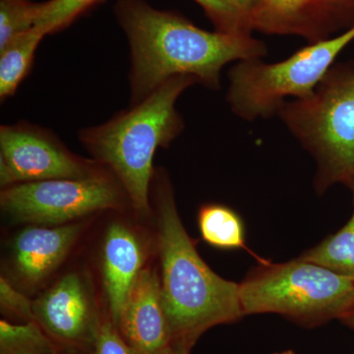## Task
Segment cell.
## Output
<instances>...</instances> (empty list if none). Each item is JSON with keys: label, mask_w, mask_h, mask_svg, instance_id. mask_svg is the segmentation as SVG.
Instances as JSON below:
<instances>
[{"label": "cell", "mask_w": 354, "mask_h": 354, "mask_svg": "<svg viewBox=\"0 0 354 354\" xmlns=\"http://www.w3.org/2000/svg\"><path fill=\"white\" fill-rule=\"evenodd\" d=\"M113 11L129 44L130 106L176 76L218 90L225 65L268 53L266 44L248 34L206 31L145 0H118Z\"/></svg>", "instance_id": "1"}, {"label": "cell", "mask_w": 354, "mask_h": 354, "mask_svg": "<svg viewBox=\"0 0 354 354\" xmlns=\"http://www.w3.org/2000/svg\"><path fill=\"white\" fill-rule=\"evenodd\" d=\"M157 198L162 305L172 346L190 351L207 330L244 316L241 286L221 278L200 257L164 177L158 178Z\"/></svg>", "instance_id": "2"}, {"label": "cell", "mask_w": 354, "mask_h": 354, "mask_svg": "<svg viewBox=\"0 0 354 354\" xmlns=\"http://www.w3.org/2000/svg\"><path fill=\"white\" fill-rule=\"evenodd\" d=\"M196 84L191 76L172 77L144 101L78 133L81 144L108 167L138 211L149 209L153 156L158 148H169L185 128L177 100Z\"/></svg>", "instance_id": "3"}, {"label": "cell", "mask_w": 354, "mask_h": 354, "mask_svg": "<svg viewBox=\"0 0 354 354\" xmlns=\"http://www.w3.org/2000/svg\"><path fill=\"white\" fill-rule=\"evenodd\" d=\"M278 116L315 158L319 193L354 180V62L333 65L311 97L286 102Z\"/></svg>", "instance_id": "4"}, {"label": "cell", "mask_w": 354, "mask_h": 354, "mask_svg": "<svg viewBox=\"0 0 354 354\" xmlns=\"http://www.w3.org/2000/svg\"><path fill=\"white\" fill-rule=\"evenodd\" d=\"M239 286L244 316L277 313L314 325L342 320L354 309L353 279L301 258L265 261Z\"/></svg>", "instance_id": "5"}, {"label": "cell", "mask_w": 354, "mask_h": 354, "mask_svg": "<svg viewBox=\"0 0 354 354\" xmlns=\"http://www.w3.org/2000/svg\"><path fill=\"white\" fill-rule=\"evenodd\" d=\"M354 41V26L335 38L310 44L274 64L262 58L235 62L228 71L227 102L241 120L278 115L288 97L308 99L335 59Z\"/></svg>", "instance_id": "6"}, {"label": "cell", "mask_w": 354, "mask_h": 354, "mask_svg": "<svg viewBox=\"0 0 354 354\" xmlns=\"http://www.w3.org/2000/svg\"><path fill=\"white\" fill-rule=\"evenodd\" d=\"M127 194L106 172L84 178H57L4 187L0 205L14 220L57 225L120 207Z\"/></svg>", "instance_id": "7"}, {"label": "cell", "mask_w": 354, "mask_h": 354, "mask_svg": "<svg viewBox=\"0 0 354 354\" xmlns=\"http://www.w3.org/2000/svg\"><path fill=\"white\" fill-rule=\"evenodd\" d=\"M97 162L70 152L50 129L19 121L0 127V184L84 178L102 172Z\"/></svg>", "instance_id": "8"}, {"label": "cell", "mask_w": 354, "mask_h": 354, "mask_svg": "<svg viewBox=\"0 0 354 354\" xmlns=\"http://www.w3.org/2000/svg\"><path fill=\"white\" fill-rule=\"evenodd\" d=\"M35 320L58 341L95 346L101 324L82 279L70 274L34 302Z\"/></svg>", "instance_id": "9"}, {"label": "cell", "mask_w": 354, "mask_h": 354, "mask_svg": "<svg viewBox=\"0 0 354 354\" xmlns=\"http://www.w3.org/2000/svg\"><path fill=\"white\" fill-rule=\"evenodd\" d=\"M116 328L141 354L169 353L172 337L157 272L146 269L140 272Z\"/></svg>", "instance_id": "10"}, {"label": "cell", "mask_w": 354, "mask_h": 354, "mask_svg": "<svg viewBox=\"0 0 354 354\" xmlns=\"http://www.w3.org/2000/svg\"><path fill=\"white\" fill-rule=\"evenodd\" d=\"M353 0H258L251 27L267 34L298 35L309 44L329 38L335 17Z\"/></svg>", "instance_id": "11"}, {"label": "cell", "mask_w": 354, "mask_h": 354, "mask_svg": "<svg viewBox=\"0 0 354 354\" xmlns=\"http://www.w3.org/2000/svg\"><path fill=\"white\" fill-rule=\"evenodd\" d=\"M143 261V251L136 235L124 225L113 223L104 237L102 277L111 320L115 327L142 271Z\"/></svg>", "instance_id": "12"}, {"label": "cell", "mask_w": 354, "mask_h": 354, "mask_svg": "<svg viewBox=\"0 0 354 354\" xmlns=\"http://www.w3.org/2000/svg\"><path fill=\"white\" fill-rule=\"evenodd\" d=\"M80 230V225L23 230L13 246L14 261L21 276L31 283L46 278L64 260Z\"/></svg>", "instance_id": "13"}, {"label": "cell", "mask_w": 354, "mask_h": 354, "mask_svg": "<svg viewBox=\"0 0 354 354\" xmlns=\"http://www.w3.org/2000/svg\"><path fill=\"white\" fill-rule=\"evenodd\" d=\"M46 32L34 27L17 35L0 48V101L12 97L31 71L39 44Z\"/></svg>", "instance_id": "14"}, {"label": "cell", "mask_w": 354, "mask_h": 354, "mask_svg": "<svg viewBox=\"0 0 354 354\" xmlns=\"http://www.w3.org/2000/svg\"><path fill=\"white\" fill-rule=\"evenodd\" d=\"M346 186L353 193L354 207V180ZM299 258L324 266L354 281V209L351 220L339 232Z\"/></svg>", "instance_id": "15"}, {"label": "cell", "mask_w": 354, "mask_h": 354, "mask_svg": "<svg viewBox=\"0 0 354 354\" xmlns=\"http://www.w3.org/2000/svg\"><path fill=\"white\" fill-rule=\"evenodd\" d=\"M199 227L204 241L218 248H245L244 227L239 216L223 205L203 206Z\"/></svg>", "instance_id": "16"}, {"label": "cell", "mask_w": 354, "mask_h": 354, "mask_svg": "<svg viewBox=\"0 0 354 354\" xmlns=\"http://www.w3.org/2000/svg\"><path fill=\"white\" fill-rule=\"evenodd\" d=\"M36 320L25 325L0 321L1 354H55L53 342Z\"/></svg>", "instance_id": "17"}, {"label": "cell", "mask_w": 354, "mask_h": 354, "mask_svg": "<svg viewBox=\"0 0 354 354\" xmlns=\"http://www.w3.org/2000/svg\"><path fill=\"white\" fill-rule=\"evenodd\" d=\"M101 0H48L35 3L34 26L46 35L62 31Z\"/></svg>", "instance_id": "18"}, {"label": "cell", "mask_w": 354, "mask_h": 354, "mask_svg": "<svg viewBox=\"0 0 354 354\" xmlns=\"http://www.w3.org/2000/svg\"><path fill=\"white\" fill-rule=\"evenodd\" d=\"M34 6L31 0H0V48L35 27Z\"/></svg>", "instance_id": "19"}, {"label": "cell", "mask_w": 354, "mask_h": 354, "mask_svg": "<svg viewBox=\"0 0 354 354\" xmlns=\"http://www.w3.org/2000/svg\"><path fill=\"white\" fill-rule=\"evenodd\" d=\"M213 21L216 31L230 34H248L250 23L225 0H195Z\"/></svg>", "instance_id": "20"}, {"label": "cell", "mask_w": 354, "mask_h": 354, "mask_svg": "<svg viewBox=\"0 0 354 354\" xmlns=\"http://www.w3.org/2000/svg\"><path fill=\"white\" fill-rule=\"evenodd\" d=\"M94 348L95 354H141L123 339L111 319L101 324Z\"/></svg>", "instance_id": "21"}, {"label": "cell", "mask_w": 354, "mask_h": 354, "mask_svg": "<svg viewBox=\"0 0 354 354\" xmlns=\"http://www.w3.org/2000/svg\"><path fill=\"white\" fill-rule=\"evenodd\" d=\"M0 304L2 309L15 314L29 322L35 320L34 304L20 291L16 290L6 279H0Z\"/></svg>", "instance_id": "22"}, {"label": "cell", "mask_w": 354, "mask_h": 354, "mask_svg": "<svg viewBox=\"0 0 354 354\" xmlns=\"http://www.w3.org/2000/svg\"><path fill=\"white\" fill-rule=\"evenodd\" d=\"M230 6L234 7L235 10L249 21L251 25V15L254 9L257 6L258 0H225Z\"/></svg>", "instance_id": "23"}, {"label": "cell", "mask_w": 354, "mask_h": 354, "mask_svg": "<svg viewBox=\"0 0 354 354\" xmlns=\"http://www.w3.org/2000/svg\"><path fill=\"white\" fill-rule=\"evenodd\" d=\"M342 322L348 325L349 327L353 328L354 329V309L351 313L348 314L344 318L342 319Z\"/></svg>", "instance_id": "24"}, {"label": "cell", "mask_w": 354, "mask_h": 354, "mask_svg": "<svg viewBox=\"0 0 354 354\" xmlns=\"http://www.w3.org/2000/svg\"><path fill=\"white\" fill-rule=\"evenodd\" d=\"M167 354H189V351L184 348H174V346H172L171 351H169V353Z\"/></svg>", "instance_id": "25"}, {"label": "cell", "mask_w": 354, "mask_h": 354, "mask_svg": "<svg viewBox=\"0 0 354 354\" xmlns=\"http://www.w3.org/2000/svg\"><path fill=\"white\" fill-rule=\"evenodd\" d=\"M274 354H295V353H293L292 351H283V353H274Z\"/></svg>", "instance_id": "26"}]
</instances>
